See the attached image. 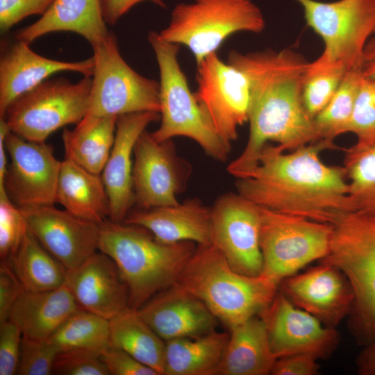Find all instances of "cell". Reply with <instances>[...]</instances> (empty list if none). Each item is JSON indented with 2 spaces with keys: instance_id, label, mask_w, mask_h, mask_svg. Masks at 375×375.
Instances as JSON below:
<instances>
[{
  "instance_id": "obj_49",
  "label": "cell",
  "mask_w": 375,
  "mask_h": 375,
  "mask_svg": "<svg viewBox=\"0 0 375 375\" xmlns=\"http://www.w3.org/2000/svg\"><path fill=\"white\" fill-rule=\"evenodd\" d=\"M358 369L362 375H375V341L367 344L357 360Z\"/></svg>"
},
{
  "instance_id": "obj_34",
  "label": "cell",
  "mask_w": 375,
  "mask_h": 375,
  "mask_svg": "<svg viewBox=\"0 0 375 375\" xmlns=\"http://www.w3.org/2000/svg\"><path fill=\"white\" fill-rule=\"evenodd\" d=\"M332 225L331 244L351 251L375 265V214L351 211Z\"/></svg>"
},
{
  "instance_id": "obj_17",
  "label": "cell",
  "mask_w": 375,
  "mask_h": 375,
  "mask_svg": "<svg viewBox=\"0 0 375 375\" xmlns=\"http://www.w3.org/2000/svg\"><path fill=\"white\" fill-rule=\"evenodd\" d=\"M279 286L292 303L328 327L337 325L351 310L353 293L348 280L339 269L326 262L292 275Z\"/></svg>"
},
{
  "instance_id": "obj_43",
  "label": "cell",
  "mask_w": 375,
  "mask_h": 375,
  "mask_svg": "<svg viewBox=\"0 0 375 375\" xmlns=\"http://www.w3.org/2000/svg\"><path fill=\"white\" fill-rule=\"evenodd\" d=\"M100 358L111 375H159L125 351L111 345L101 353Z\"/></svg>"
},
{
  "instance_id": "obj_10",
  "label": "cell",
  "mask_w": 375,
  "mask_h": 375,
  "mask_svg": "<svg viewBox=\"0 0 375 375\" xmlns=\"http://www.w3.org/2000/svg\"><path fill=\"white\" fill-rule=\"evenodd\" d=\"M333 225L260 207L261 274L279 285L329 252Z\"/></svg>"
},
{
  "instance_id": "obj_2",
  "label": "cell",
  "mask_w": 375,
  "mask_h": 375,
  "mask_svg": "<svg viewBox=\"0 0 375 375\" xmlns=\"http://www.w3.org/2000/svg\"><path fill=\"white\" fill-rule=\"evenodd\" d=\"M335 148L327 140L288 152L267 144L253 170L237 178V192L261 208L333 224L355 210L345 167L321 158L324 151Z\"/></svg>"
},
{
  "instance_id": "obj_16",
  "label": "cell",
  "mask_w": 375,
  "mask_h": 375,
  "mask_svg": "<svg viewBox=\"0 0 375 375\" xmlns=\"http://www.w3.org/2000/svg\"><path fill=\"white\" fill-rule=\"evenodd\" d=\"M28 231L67 269L99 249V224L52 206L20 208Z\"/></svg>"
},
{
  "instance_id": "obj_29",
  "label": "cell",
  "mask_w": 375,
  "mask_h": 375,
  "mask_svg": "<svg viewBox=\"0 0 375 375\" xmlns=\"http://www.w3.org/2000/svg\"><path fill=\"white\" fill-rule=\"evenodd\" d=\"M110 345L164 375L166 342L146 322L138 310L126 308L109 320Z\"/></svg>"
},
{
  "instance_id": "obj_46",
  "label": "cell",
  "mask_w": 375,
  "mask_h": 375,
  "mask_svg": "<svg viewBox=\"0 0 375 375\" xmlns=\"http://www.w3.org/2000/svg\"><path fill=\"white\" fill-rule=\"evenodd\" d=\"M146 1L166 8L163 0H101L103 18L106 24L113 26L134 6Z\"/></svg>"
},
{
  "instance_id": "obj_7",
  "label": "cell",
  "mask_w": 375,
  "mask_h": 375,
  "mask_svg": "<svg viewBox=\"0 0 375 375\" xmlns=\"http://www.w3.org/2000/svg\"><path fill=\"white\" fill-rule=\"evenodd\" d=\"M294 1L324 43L322 53L312 63L346 71L360 69L365 47L375 33V0Z\"/></svg>"
},
{
  "instance_id": "obj_45",
  "label": "cell",
  "mask_w": 375,
  "mask_h": 375,
  "mask_svg": "<svg viewBox=\"0 0 375 375\" xmlns=\"http://www.w3.org/2000/svg\"><path fill=\"white\" fill-rule=\"evenodd\" d=\"M317 358L310 354L299 353L276 359L271 374L316 375L319 366Z\"/></svg>"
},
{
  "instance_id": "obj_25",
  "label": "cell",
  "mask_w": 375,
  "mask_h": 375,
  "mask_svg": "<svg viewBox=\"0 0 375 375\" xmlns=\"http://www.w3.org/2000/svg\"><path fill=\"white\" fill-rule=\"evenodd\" d=\"M324 262L339 269L353 293V326L359 340L367 344L375 341V265L344 248L331 245Z\"/></svg>"
},
{
  "instance_id": "obj_27",
  "label": "cell",
  "mask_w": 375,
  "mask_h": 375,
  "mask_svg": "<svg viewBox=\"0 0 375 375\" xmlns=\"http://www.w3.org/2000/svg\"><path fill=\"white\" fill-rule=\"evenodd\" d=\"M56 202L76 217L98 224L109 217V201L101 176L67 158L61 162Z\"/></svg>"
},
{
  "instance_id": "obj_15",
  "label": "cell",
  "mask_w": 375,
  "mask_h": 375,
  "mask_svg": "<svg viewBox=\"0 0 375 375\" xmlns=\"http://www.w3.org/2000/svg\"><path fill=\"white\" fill-rule=\"evenodd\" d=\"M259 316L276 359L299 353L322 358L331 354L338 343L335 330L324 326L317 317L295 306L281 290Z\"/></svg>"
},
{
  "instance_id": "obj_44",
  "label": "cell",
  "mask_w": 375,
  "mask_h": 375,
  "mask_svg": "<svg viewBox=\"0 0 375 375\" xmlns=\"http://www.w3.org/2000/svg\"><path fill=\"white\" fill-rule=\"evenodd\" d=\"M25 291L8 262L0 265V323L8 320L10 311Z\"/></svg>"
},
{
  "instance_id": "obj_40",
  "label": "cell",
  "mask_w": 375,
  "mask_h": 375,
  "mask_svg": "<svg viewBox=\"0 0 375 375\" xmlns=\"http://www.w3.org/2000/svg\"><path fill=\"white\" fill-rule=\"evenodd\" d=\"M53 374L58 375H108L100 356L85 350L60 351L55 359Z\"/></svg>"
},
{
  "instance_id": "obj_3",
  "label": "cell",
  "mask_w": 375,
  "mask_h": 375,
  "mask_svg": "<svg viewBox=\"0 0 375 375\" xmlns=\"http://www.w3.org/2000/svg\"><path fill=\"white\" fill-rule=\"evenodd\" d=\"M98 250L115 263L126 285L128 306L138 310L174 285L196 250L195 243L165 244L146 228L106 220L99 224Z\"/></svg>"
},
{
  "instance_id": "obj_39",
  "label": "cell",
  "mask_w": 375,
  "mask_h": 375,
  "mask_svg": "<svg viewBox=\"0 0 375 375\" xmlns=\"http://www.w3.org/2000/svg\"><path fill=\"white\" fill-rule=\"evenodd\" d=\"M59 351L49 339H34L22 335L17 374H53L54 361Z\"/></svg>"
},
{
  "instance_id": "obj_1",
  "label": "cell",
  "mask_w": 375,
  "mask_h": 375,
  "mask_svg": "<svg viewBox=\"0 0 375 375\" xmlns=\"http://www.w3.org/2000/svg\"><path fill=\"white\" fill-rule=\"evenodd\" d=\"M228 62L242 71L250 85L249 135L241 153L227 167L236 178L257 166L262 149L275 142L290 151L319 140L314 119L302 101V83L309 62L289 49L242 53L232 51Z\"/></svg>"
},
{
  "instance_id": "obj_20",
  "label": "cell",
  "mask_w": 375,
  "mask_h": 375,
  "mask_svg": "<svg viewBox=\"0 0 375 375\" xmlns=\"http://www.w3.org/2000/svg\"><path fill=\"white\" fill-rule=\"evenodd\" d=\"M65 285L81 309L108 320L129 307L126 285L114 261L101 251L67 269Z\"/></svg>"
},
{
  "instance_id": "obj_12",
  "label": "cell",
  "mask_w": 375,
  "mask_h": 375,
  "mask_svg": "<svg viewBox=\"0 0 375 375\" xmlns=\"http://www.w3.org/2000/svg\"><path fill=\"white\" fill-rule=\"evenodd\" d=\"M260 207L238 192L221 194L211 207V244L244 275L262 273Z\"/></svg>"
},
{
  "instance_id": "obj_38",
  "label": "cell",
  "mask_w": 375,
  "mask_h": 375,
  "mask_svg": "<svg viewBox=\"0 0 375 375\" xmlns=\"http://www.w3.org/2000/svg\"><path fill=\"white\" fill-rule=\"evenodd\" d=\"M28 226L21 209L8 194H0V258L9 261L18 251Z\"/></svg>"
},
{
  "instance_id": "obj_33",
  "label": "cell",
  "mask_w": 375,
  "mask_h": 375,
  "mask_svg": "<svg viewBox=\"0 0 375 375\" xmlns=\"http://www.w3.org/2000/svg\"><path fill=\"white\" fill-rule=\"evenodd\" d=\"M362 78L360 69L345 73L333 98L314 118L319 140L334 142L338 136L346 133Z\"/></svg>"
},
{
  "instance_id": "obj_21",
  "label": "cell",
  "mask_w": 375,
  "mask_h": 375,
  "mask_svg": "<svg viewBox=\"0 0 375 375\" xmlns=\"http://www.w3.org/2000/svg\"><path fill=\"white\" fill-rule=\"evenodd\" d=\"M17 40L2 52L0 58V116L18 97L60 72H74L92 76L93 56L77 62H66L42 56Z\"/></svg>"
},
{
  "instance_id": "obj_41",
  "label": "cell",
  "mask_w": 375,
  "mask_h": 375,
  "mask_svg": "<svg viewBox=\"0 0 375 375\" xmlns=\"http://www.w3.org/2000/svg\"><path fill=\"white\" fill-rule=\"evenodd\" d=\"M22 333L14 323H0V375L17 374Z\"/></svg>"
},
{
  "instance_id": "obj_11",
  "label": "cell",
  "mask_w": 375,
  "mask_h": 375,
  "mask_svg": "<svg viewBox=\"0 0 375 375\" xmlns=\"http://www.w3.org/2000/svg\"><path fill=\"white\" fill-rule=\"evenodd\" d=\"M196 99L222 140L231 146L238 128L248 122L250 85L244 73L217 52L197 64Z\"/></svg>"
},
{
  "instance_id": "obj_32",
  "label": "cell",
  "mask_w": 375,
  "mask_h": 375,
  "mask_svg": "<svg viewBox=\"0 0 375 375\" xmlns=\"http://www.w3.org/2000/svg\"><path fill=\"white\" fill-rule=\"evenodd\" d=\"M49 339L59 351L81 349L100 356L110 345V322L80 309L72 315Z\"/></svg>"
},
{
  "instance_id": "obj_50",
  "label": "cell",
  "mask_w": 375,
  "mask_h": 375,
  "mask_svg": "<svg viewBox=\"0 0 375 375\" xmlns=\"http://www.w3.org/2000/svg\"><path fill=\"white\" fill-rule=\"evenodd\" d=\"M374 36H375V33H374Z\"/></svg>"
},
{
  "instance_id": "obj_9",
  "label": "cell",
  "mask_w": 375,
  "mask_h": 375,
  "mask_svg": "<svg viewBox=\"0 0 375 375\" xmlns=\"http://www.w3.org/2000/svg\"><path fill=\"white\" fill-rule=\"evenodd\" d=\"M91 87V76L76 83L64 78L47 79L15 99L2 118L18 136L45 142L58 129L84 118Z\"/></svg>"
},
{
  "instance_id": "obj_31",
  "label": "cell",
  "mask_w": 375,
  "mask_h": 375,
  "mask_svg": "<svg viewBox=\"0 0 375 375\" xmlns=\"http://www.w3.org/2000/svg\"><path fill=\"white\" fill-rule=\"evenodd\" d=\"M8 262L24 290L44 292L64 285L67 269L28 230L18 251Z\"/></svg>"
},
{
  "instance_id": "obj_8",
  "label": "cell",
  "mask_w": 375,
  "mask_h": 375,
  "mask_svg": "<svg viewBox=\"0 0 375 375\" xmlns=\"http://www.w3.org/2000/svg\"><path fill=\"white\" fill-rule=\"evenodd\" d=\"M92 49L89 105L81 122L142 112L160 113L159 82L139 74L126 62L112 33Z\"/></svg>"
},
{
  "instance_id": "obj_19",
  "label": "cell",
  "mask_w": 375,
  "mask_h": 375,
  "mask_svg": "<svg viewBox=\"0 0 375 375\" xmlns=\"http://www.w3.org/2000/svg\"><path fill=\"white\" fill-rule=\"evenodd\" d=\"M138 311L165 342L212 332L218 322L200 299L176 284L154 295Z\"/></svg>"
},
{
  "instance_id": "obj_23",
  "label": "cell",
  "mask_w": 375,
  "mask_h": 375,
  "mask_svg": "<svg viewBox=\"0 0 375 375\" xmlns=\"http://www.w3.org/2000/svg\"><path fill=\"white\" fill-rule=\"evenodd\" d=\"M59 31L76 33L92 47L101 43L110 34L101 0H53L38 21L17 33L15 40L30 44L40 37Z\"/></svg>"
},
{
  "instance_id": "obj_42",
  "label": "cell",
  "mask_w": 375,
  "mask_h": 375,
  "mask_svg": "<svg viewBox=\"0 0 375 375\" xmlns=\"http://www.w3.org/2000/svg\"><path fill=\"white\" fill-rule=\"evenodd\" d=\"M53 0H0V30L5 33L28 16L43 15Z\"/></svg>"
},
{
  "instance_id": "obj_4",
  "label": "cell",
  "mask_w": 375,
  "mask_h": 375,
  "mask_svg": "<svg viewBox=\"0 0 375 375\" xmlns=\"http://www.w3.org/2000/svg\"><path fill=\"white\" fill-rule=\"evenodd\" d=\"M200 299L228 328L259 315L279 285L234 270L212 244L198 245L176 283Z\"/></svg>"
},
{
  "instance_id": "obj_5",
  "label": "cell",
  "mask_w": 375,
  "mask_h": 375,
  "mask_svg": "<svg viewBox=\"0 0 375 375\" xmlns=\"http://www.w3.org/2000/svg\"><path fill=\"white\" fill-rule=\"evenodd\" d=\"M148 41L156 55L160 72V125L151 133L155 140L164 142L182 136L197 142L212 159L225 162L231 146L215 131L189 88L178 53L179 44L162 40L151 31Z\"/></svg>"
},
{
  "instance_id": "obj_22",
  "label": "cell",
  "mask_w": 375,
  "mask_h": 375,
  "mask_svg": "<svg viewBox=\"0 0 375 375\" xmlns=\"http://www.w3.org/2000/svg\"><path fill=\"white\" fill-rule=\"evenodd\" d=\"M143 227L165 244H211V208L199 199L129 212L124 222Z\"/></svg>"
},
{
  "instance_id": "obj_30",
  "label": "cell",
  "mask_w": 375,
  "mask_h": 375,
  "mask_svg": "<svg viewBox=\"0 0 375 375\" xmlns=\"http://www.w3.org/2000/svg\"><path fill=\"white\" fill-rule=\"evenodd\" d=\"M117 117H103L80 122L74 130L65 128L62 139L65 158L90 172L100 174L114 144Z\"/></svg>"
},
{
  "instance_id": "obj_14",
  "label": "cell",
  "mask_w": 375,
  "mask_h": 375,
  "mask_svg": "<svg viewBox=\"0 0 375 375\" xmlns=\"http://www.w3.org/2000/svg\"><path fill=\"white\" fill-rule=\"evenodd\" d=\"M5 145L10 162L4 186L10 199L19 208L53 205L62 161L56 158L53 148L11 131Z\"/></svg>"
},
{
  "instance_id": "obj_47",
  "label": "cell",
  "mask_w": 375,
  "mask_h": 375,
  "mask_svg": "<svg viewBox=\"0 0 375 375\" xmlns=\"http://www.w3.org/2000/svg\"><path fill=\"white\" fill-rule=\"evenodd\" d=\"M10 131L6 120L1 117L0 120V194H7L5 190L4 182L7 172V151L5 145L6 135Z\"/></svg>"
},
{
  "instance_id": "obj_35",
  "label": "cell",
  "mask_w": 375,
  "mask_h": 375,
  "mask_svg": "<svg viewBox=\"0 0 375 375\" xmlns=\"http://www.w3.org/2000/svg\"><path fill=\"white\" fill-rule=\"evenodd\" d=\"M343 165L355 210L375 214V146L345 152Z\"/></svg>"
},
{
  "instance_id": "obj_26",
  "label": "cell",
  "mask_w": 375,
  "mask_h": 375,
  "mask_svg": "<svg viewBox=\"0 0 375 375\" xmlns=\"http://www.w3.org/2000/svg\"><path fill=\"white\" fill-rule=\"evenodd\" d=\"M226 348L217 375L271 374L276 360L265 323L259 315L229 328Z\"/></svg>"
},
{
  "instance_id": "obj_36",
  "label": "cell",
  "mask_w": 375,
  "mask_h": 375,
  "mask_svg": "<svg viewBox=\"0 0 375 375\" xmlns=\"http://www.w3.org/2000/svg\"><path fill=\"white\" fill-rule=\"evenodd\" d=\"M346 71L334 66L309 62L302 83V101L307 113L314 119L329 103Z\"/></svg>"
},
{
  "instance_id": "obj_13",
  "label": "cell",
  "mask_w": 375,
  "mask_h": 375,
  "mask_svg": "<svg viewBox=\"0 0 375 375\" xmlns=\"http://www.w3.org/2000/svg\"><path fill=\"white\" fill-rule=\"evenodd\" d=\"M190 164L180 157L172 140L158 142L145 130L133 155V184L135 201L143 209L178 203L187 187Z\"/></svg>"
},
{
  "instance_id": "obj_37",
  "label": "cell",
  "mask_w": 375,
  "mask_h": 375,
  "mask_svg": "<svg viewBox=\"0 0 375 375\" xmlns=\"http://www.w3.org/2000/svg\"><path fill=\"white\" fill-rule=\"evenodd\" d=\"M353 134L356 143L345 152L353 153L375 146V80L363 77L346 133Z\"/></svg>"
},
{
  "instance_id": "obj_48",
  "label": "cell",
  "mask_w": 375,
  "mask_h": 375,
  "mask_svg": "<svg viewBox=\"0 0 375 375\" xmlns=\"http://www.w3.org/2000/svg\"><path fill=\"white\" fill-rule=\"evenodd\" d=\"M360 71L363 77L375 80V36L370 38L365 47Z\"/></svg>"
},
{
  "instance_id": "obj_6",
  "label": "cell",
  "mask_w": 375,
  "mask_h": 375,
  "mask_svg": "<svg viewBox=\"0 0 375 375\" xmlns=\"http://www.w3.org/2000/svg\"><path fill=\"white\" fill-rule=\"evenodd\" d=\"M265 27L262 12L251 0H192L176 4L158 33L165 41L188 47L197 64L231 35L260 33Z\"/></svg>"
},
{
  "instance_id": "obj_28",
  "label": "cell",
  "mask_w": 375,
  "mask_h": 375,
  "mask_svg": "<svg viewBox=\"0 0 375 375\" xmlns=\"http://www.w3.org/2000/svg\"><path fill=\"white\" fill-rule=\"evenodd\" d=\"M229 333L216 330L166 342L164 375H217Z\"/></svg>"
},
{
  "instance_id": "obj_18",
  "label": "cell",
  "mask_w": 375,
  "mask_h": 375,
  "mask_svg": "<svg viewBox=\"0 0 375 375\" xmlns=\"http://www.w3.org/2000/svg\"><path fill=\"white\" fill-rule=\"evenodd\" d=\"M160 113L142 112L117 117L114 144L101 172L109 201V218L123 222L136 203L133 184L134 148L140 135Z\"/></svg>"
},
{
  "instance_id": "obj_24",
  "label": "cell",
  "mask_w": 375,
  "mask_h": 375,
  "mask_svg": "<svg viewBox=\"0 0 375 375\" xmlns=\"http://www.w3.org/2000/svg\"><path fill=\"white\" fill-rule=\"evenodd\" d=\"M80 309L64 283L49 291L25 290L13 306L8 320L18 326L23 336L44 340Z\"/></svg>"
}]
</instances>
